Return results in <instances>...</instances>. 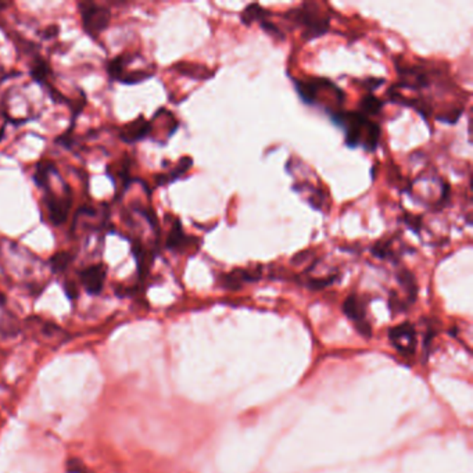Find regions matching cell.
<instances>
[{
  "mask_svg": "<svg viewBox=\"0 0 473 473\" xmlns=\"http://www.w3.org/2000/svg\"><path fill=\"white\" fill-rule=\"evenodd\" d=\"M332 121L344 129L346 143L349 148L364 146L365 150L375 152L380 139V127L372 122L360 111H336L330 114Z\"/></svg>",
  "mask_w": 473,
  "mask_h": 473,
  "instance_id": "cell-1",
  "label": "cell"
},
{
  "mask_svg": "<svg viewBox=\"0 0 473 473\" xmlns=\"http://www.w3.org/2000/svg\"><path fill=\"white\" fill-rule=\"evenodd\" d=\"M286 17L304 28L303 37L307 41L325 35L329 30V18L319 13L316 3H303L300 7L290 10Z\"/></svg>",
  "mask_w": 473,
  "mask_h": 473,
  "instance_id": "cell-2",
  "label": "cell"
},
{
  "mask_svg": "<svg viewBox=\"0 0 473 473\" xmlns=\"http://www.w3.org/2000/svg\"><path fill=\"white\" fill-rule=\"evenodd\" d=\"M78 7L81 11L84 28L91 37H98L108 27L111 20V13L108 8L93 1H82L78 4Z\"/></svg>",
  "mask_w": 473,
  "mask_h": 473,
  "instance_id": "cell-3",
  "label": "cell"
},
{
  "mask_svg": "<svg viewBox=\"0 0 473 473\" xmlns=\"http://www.w3.org/2000/svg\"><path fill=\"white\" fill-rule=\"evenodd\" d=\"M390 342L401 354H413L417 347V333L411 323H401L390 330Z\"/></svg>",
  "mask_w": 473,
  "mask_h": 473,
  "instance_id": "cell-4",
  "label": "cell"
},
{
  "mask_svg": "<svg viewBox=\"0 0 473 473\" xmlns=\"http://www.w3.org/2000/svg\"><path fill=\"white\" fill-rule=\"evenodd\" d=\"M79 280L84 289L89 294H99L103 290L105 280V266L103 264H95L79 272Z\"/></svg>",
  "mask_w": 473,
  "mask_h": 473,
  "instance_id": "cell-5",
  "label": "cell"
},
{
  "mask_svg": "<svg viewBox=\"0 0 473 473\" xmlns=\"http://www.w3.org/2000/svg\"><path fill=\"white\" fill-rule=\"evenodd\" d=\"M45 205L49 211V219L53 225H61L65 222L68 216V211L71 207V197L57 199L52 193H48L45 197Z\"/></svg>",
  "mask_w": 473,
  "mask_h": 473,
  "instance_id": "cell-6",
  "label": "cell"
},
{
  "mask_svg": "<svg viewBox=\"0 0 473 473\" xmlns=\"http://www.w3.org/2000/svg\"><path fill=\"white\" fill-rule=\"evenodd\" d=\"M150 129H152V124L145 121L143 117H139L136 121H132L131 124L124 127L119 136L127 143H135L143 139L145 136H148Z\"/></svg>",
  "mask_w": 473,
  "mask_h": 473,
  "instance_id": "cell-7",
  "label": "cell"
},
{
  "mask_svg": "<svg viewBox=\"0 0 473 473\" xmlns=\"http://www.w3.org/2000/svg\"><path fill=\"white\" fill-rule=\"evenodd\" d=\"M343 310H344L346 316H349L350 319H353L356 323H358L360 326L364 325L365 328H368V325L365 322L367 307H365V303L363 302L361 297H358L357 294H350L343 304Z\"/></svg>",
  "mask_w": 473,
  "mask_h": 473,
  "instance_id": "cell-8",
  "label": "cell"
},
{
  "mask_svg": "<svg viewBox=\"0 0 473 473\" xmlns=\"http://www.w3.org/2000/svg\"><path fill=\"white\" fill-rule=\"evenodd\" d=\"M271 15V11H268L266 8L261 7L259 3H253V4H249L242 15H240V20L245 25H252L253 22H261L264 20H268V17Z\"/></svg>",
  "mask_w": 473,
  "mask_h": 473,
  "instance_id": "cell-9",
  "label": "cell"
},
{
  "mask_svg": "<svg viewBox=\"0 0 473 473\" xmlns=\"http://www.w3.org/2000/svg\"><path fill=\"white\" fill-rule=\"evenodd\" d=\"M190 240V238H188L183 231H182V226L179 223V221H176L171 229V233L167 239V247L169 250H175V252H179V250H183V247L188 246V242Z\"/></svg>",
  "mask_w": 473,
  "mask_h": 473,
  "instance_id": "cell-10",
  "label": "cell"
},
{
  "mask_svg": "<svg viewBox=\"0 0 473 473\" xmlns=\"http://www.w3.org/2000/svg\"><path fill=\"white\" fill-rule=\"evenodd\" d=\"M259 276H260L259 272L254 273V272L246 271V269H236V271L225 275V282H226L228 287H239L245 282L259 279Z\"/></svg>",
  "mask_w": 473,
  "mask_h": 473,
  "instance_id": "cell-11",
  "label": "cell"
},
{
  "mask_svg": "<svg viewBox=\"0 0 473 473\" xmlns=\"http://www.w3.org/2000/svg\"><path fill=\"white\" fill-rule=\"evenodd\" d=\"M192 167V158L183 157L181 160L179 165L169 174V175H157L156 176V182L157 185H167L174 182L175 179H178L181 175H183L189 168Z\"/></svg>",
  "mask_w": 473,
  "mask_h": 473,
  "instance_id": "cell-12",
  "label": "cell"
},
{
  "mask_svg": "<svg viewBox=\"0 0 473 473\" xmlns=\"http://www.w3.org/2000/svg\"><path fill=\"white\" fill-rule=\"evenodd\" d=\"M382 107H383V102L379 98H376L373 93H368L360 102V112L364 114L365 117L376 115L379 114Z\"/></svg>",
  "mask_w": 473,
  "mask_h": 473,
  "instance_id": "cell-13",
  "label": "cell"
},
{
  "mask_svg": "<svg viewBox=\"0 0 473 473\" xmlns=\"http://www.w3.org/2000/svg\"><path fill=\"white\" fill-rule=\"evenodd\" d=\"M397 280L404 287V290L410 294L411 302H414L415 294H417V283H415L414 275L408 269H401L397 273Z\"/></svg>",
  "mask_w": 473,
  "mask_h": 473,
  "instance_id": "cell-14",
  "label": "cell"
},
{
  "mask_svg": "<svg viewBox=\"0 0 473 473\" xmlns=\"http://www.w3.org/2000/svg\"><path fill=\"white\" fill-rule=\"evenodd\" d=\"M51 172H57V169L54 168V164L51 161H44L39 162L37 167V172L34 175V181L39 188H45L48 181H49V175Z\"/></svg>",
  "mask_w": 473,
  "mask_h": 473,
  "instance_id": "cell-15",
  "label": "cell"
},
{
  "mask_svg": "<svg viewBox=\"0 0 473 473\" xmlns=\"http://www.w3.org/2000/svg\"><path fill=\"white\" fill-rule=\"evenodd\" d=\"M153 74L152 72H146V71H135V72H122L117 79L122 84H128V85H134V84H139L145 79H149Z\"/></svg>",
  "mask_w": 473,
  "mask_h": 473,
  "instance_id": "cell-16",
  "label": "cell"
},
{
  "mask_svg": "<svg viewBox=\"0 0 473 473\" xmlns=\"http://www.w3.org/2000/svg\"><path fill=\"white\" fill-rule=\"evenodd\" d=\"M71 260H72V257L68 253H65V252L54 254L52 260H51L53 271L54 272H63V271H65V268L68 266V264L71 263Z\"/></svg>",
  "mask_w": 473,
  "mask_h": 473,
  "instance_id": "cell-17",
  "label": "cell"
},
{
  "mask_svg": "<svg viewBox=\"0 0 473 473\" xmlns=\"http://www.w3.org/2000/svg\"><path fill=\"white\" fill-rule=\"evenodd\" d=\"M48 74H49V67H48V64H46L45 61H42V60L38 61V63L34 65L32 71H31V75H32V78H34L37 82H44V81L46 79Z\"/></svg>",
  "mask_w": 473,
  "mask_h": 473,
  "instance_id": "cell-18",
  "label": "cell"
},
{
  "mask_svg": "<svg viewBox=\"0 0 473 473\" xmlns=\"http://www.w3.org/2000/svg\"><path fill=\"white\" fill-rule=\"evenodd\" d=\"M372 254L377 259H391L393 257V252H391V246L389 242L386 243H376L372 247Z\"/></svg>",
  "mask_w": 473,
  "mask_h": 473,
  "instance_id": "cell-19",
  "label": "cell"
},
{
  "mask_svg": "<svg viewBox=\"0 0 473 473\" xmlns=\"http://www.w3.org/2000/svg\"><path fill=\"white\" fill-rule=\"evenodd\" d=\"M260 27L263 28L264 31H265L268 35H271L272 38H275V39H278V41H283V39H285L283 32H282L273 22H269L268 20H264V21L260 22Z\"/></svg>",
  "mask_w": 473,
  "mask_h": 473,
  "instance_id": "cell-20",
  "label": "cell"
},
{
  "mask_svg": "<svg viewBox=\"0 0 473 473\" xmlns=\"http://www.w3.org/2000/svg\"><path fill=\"white\" fill-rule=\"evenodd\" d=\"M67 473H88V471L82 467V464L77 460H71L67 464Z\"/></svg>",
  "mask_w": 473,
  "mask_h": 473,
  "instance_id": "cell-21",
  "label": "cell"
},
{
  "mask_svg": "<svg viewBox=\"0 0 473 473\" xmlns=\"http://www.w3.org/2000/svg\"><path fill=\"white\" fill-rule=\"evenodd\" d=\"M64 289H65V293H67L68 299L75 300L78 297V287H77V285L74 282H71V280L65 282L64 283Z\"/></svg>",
  "mask_w": 473,
  "mask_h": 473,
  "instance_id": "cell-22",
  "label": "cell"
},
{
  "mask_svg": "<svg viewBox=\"0 0 473 473\" xmlns=\"http://www.w3.org/2000/svg\"><path fill=\"white\" fill-rule=\"evenodd\" d=\"M383 84V79H367V81H364V85H369L368 91H373V89H376L379 85H382Z\"/></svg>",
  "mask_w": 473,
  "mask_h": 473,
  "instance_id": "cell-23",
  "label": "cell"
},
{
  "mask_svg": "<svg viewBox=\"0 0 473 473\" xmlns=\"http://www.w3.org/2000/svg\"><path fill=\"white\" fill-rule=\"evenodd\" d=\"M3 134H4V129L1 128V129H0V141H1V138H3Z\"/></svg>",
  "mask_w": 473,
  "mask_h": 473,
  "instance_id": "cell-24",
  "label": "cell"
},
{
  "mask_svg": "<svg viewBox=\"0 0 473 473\" xmlns=\"http://www.w3.org/2000/svg\"><path fill=\"white\" fill-rule=\"evenodd\" d=\"M6 6H7V4H3V3H0V11H1V10H3Z\"/></svg>",
  "mask_w": 473,
  "mask_h": 473,
  "instance_id": "cell-25",
  "label": "cell"
}]
</instances>
